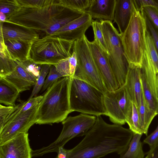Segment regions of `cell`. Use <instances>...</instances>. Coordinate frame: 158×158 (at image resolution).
I'll list each match as a JSON object with an SVG mask.
<instances>
[{"label": "cell", "instance_id": "f546056e", "mask_svg": "<svg viewBox=\"0 0 158 158\" xmlns=\"http://www.w3.org/2000/svg\"><path fill=\"white\" fill-rule=\"evenodd\" d=\"M93 0H59L64 6L75 10L85 12Z\"/></svg>", "mask_w": 158, "mask_h": 158}, {"label": "cell", "instance_id": "7402d4cb", "mask_svg": "<svg viewBox=\"0 0 158 158\" xmlns=\"http://www.w3.org/2000/svg\"><path fill=\"white\" fill-rule=\"evenodd\" d=\"M20 91L13 84L4 78L0 77V103L14 106Z\"/></svg>", "mask_w": 158, "mask_h": 158}, {"label": "cell", "instance_id": "74e56055", "mask_svg": "<svg viewBox=\"0 0 158 158\" xmlns=\"http://www.w3.org/2000/svg\"><path fill=\"white\" fill-rule=\"evenodd\" d=\"M143 142L149 145L150 149L155 148L158 145V125L155 130L144 139Z\"/></svg>", "mask_w": 158, "mask_h": 158}, {"label": "cell", "instance_id": "bcb514c9", "mask_svg": "<svg viewBox=\"0 0 158 158\" xmlns=\"http://www.w3.org/2000/svg\"><path fill=\"white\" fill-rule=\"evenodd\" d=\"M144 158H148V156H147L145 157Z\"/></svg>", "mask_w": 158, "mask_h": 158}, {"label": "cell", "instance_id": "836d02e7", "mask_svg": "<svg viewBox=\"0 0 158 158\" xmlns=\"http://www.w3.org/2000/svg\"><path fill=\"white\" fill-rule=\"evenodd\" d=\"M56 0H17L20 8H40L55 3Z\"/></svg>", "mask_w": 158, "mask_h": 158}, {"label": "cell", "instance_id": "4dcf8cb0", "mask_svg": "<svg viewBox=\"0 0 158 158\" xmlns=\"http://www.w3.org/2000/svg\"><path fill=\"white\" fill-rule=\"evenodd\" d=\"M91 26L94 34V41L102 50L108 53L107 45L101 28L100 21L97 20H93L92 22Z\"/></svg>", "mask_w": 158, "mask_h": 158}, {"label": "cell", "instance_id": "52a82bcc", "mask_svg": "<svg viewBox=\"0 0 158 158\" xmlns=\"http://www.w3.org/2000/svg\"><path fill=\"white\" fill-rule=\"evenodd\" d=\"M100 22L107 45L110 65L119 88L125 83L129 68L121 36L112 22L101 20Z\"/></svg>", "mask_w": 158, "mask_h": 158}, {"label": "cell", "instance_id": "7bdbcfd3", "mask_svg": "<svg viewBox=\"0 0 158 158\" xmlns=\"http://www.w3.org/2000/svg\"><path fill=\"white\" fill-rule=\"evenodd\" d=\"M147 154L148 158H158V145L154 149H150Z\"/></svg>", "mask_w": 158, "mask_h": 158}, {"label": "cell", "instance_id": "5b68a950", "mask_svg": "<svg viewBox=\"0 0 158 158\" xmlns=\"http://www.w3.org/2000/svg\"><path fill=\"white\" fill-rule=\"evenodd\" d=\"M74 42L52 35L41 37L32 44L30 60L35 64L56 66L72 56Z\"/></svg>", "mask_w": 158, "mask_h": 158}, {"label": "cell", "instance_id": "1f68e13d", "mask_svg": "<svg viewBox=\"0 0 158 158\" xmlns=\"http://www.w3.org/2000/svg\"><path fill=\"white\" fill-rule=\"evenodd\" d=\"M50 66L51 65L48 64L42 65L39 75L29 98L36 96V95L42 89L45 81V79L49 72Z\"/></svg>", "mask_w": 158, "mask_h": 158}, {"label": "cell", "instance_id": "9c48e42d", "mask_svg": "<svg viewBox=\"0 0 158 158\" xmlns=\"http://www.w3.org/2000/svg\"><path fill=\"white\" fill-rule=\"evenodd\" d=\"M89 41L85 35L74 42L73 50L76 54L77 65L73 77L88 83L105 94L108 90L96 66Z\"/></svg>", "mask_w": 158, "mask_h": 158}, {"label": "cell", "instance_id": "3957f363", "mask_svg": "<svg viewBox=\"0 0 158 158\" xmlns=\"http://www.w3.org/2000/svg\"><path fill=\"white\" fill-rule=\"evenodd\" d=\"M72 78H60L47 89L39 104L35 124L51 125L67 117L71 113L69 94Z\"/></svg>", "mask_w": 158, "mask_h": 158}, {"label": "cell", "instance_id": "5bb4252c", "mask_svg": "<svg viewBox=\"0 0 158 158\" xmlns=\"http://www.w3.org/2000/svg\"><path fill=\"white\" fill-rule=\"evenodd\" d=\"M27 133L21 134L0 145V158H32Z\"/></svg>", "mask_w": 158, "mask_h": 158}, {"label": "cell", "instance_id": "ab89813d", "mask_svg": "<svg viewBox=\"0 0 158 158\" xmlns=\"http://www.w3.org/2000/svg\"><path fill=\"white\" fill-rule=\"evenodd\" d=\"M144 17L146 20L147 29L149 31L155 47L158 51V31L148 19Z\"/></svg>", "mask_w": 158, "mask_h": 158}, {"label": "cell", "instance_id": "d6a6232c", "mask_svg": "<svg viewBox=\"0 0 158 158\" xmlns=\"http://www.w3.org/2000/svg\"><path fill=\"white\" fill-rule=\"evenodd\" d=\"M20 9L17 0H0V12L5 14L6 18Z\"/></svg>", "mask_w": 158, "mask_h": 158}, {"label": "cell", "instance_id": "30bf717a", "mask_svg": "<svg viewBox=\"0 0 158 158\" xmlns=\"http://www.w3.org/2000/svg\"><path fill=\"white\" fill-rule=\"evenodd\" d=\"M104 102L106 113L114 124L126 123V118L131 111L132 102L124 85L115 90L108 91L104 94Z\"/></svg>", "mask_w": 158, "mask_h": 158}, {"label": "cell", "instance_id": "e0dca14e", "mask_svg": "<svg viewBox=\"0 0 158 158\" xmlns=\"http://www.w3.org/2000/svg\"><path fill=\"white\" fill-rule=\"evenodd\" d=\"M141 68L129 65L124 85L132 102L138 108L141 99L142 87Z\"/></svg>", "mask_w": 158, "mask_h": 158}, {"label": "cell", "instance_id": "603a6c76", "mask_svg": "<svg viewBox=\"0 0 158 158\" xmlns=\"http://www.w3.org/2000/svg\"><path fill=\"white\" fill-rule=\"evenodd\" d=\"M0 77L3 78L12 73L17 64L9 54L2 35H0Z\"/></svg>", "mask_w": 158, "mask_h": 158}, {"label": "cell", "instance_id": "484cf974", "mask_svg": "<svg viewBox=\"0 0 158 158\" xmlns=\"http://www.w3.org/2000/svg\"><path fill=\"white\" fill-rule=\"evenodd\" d=\"M43 95L34 97L29 98L27 101L15 106L14 110L9 115L5 124L10 121L29 110L39 104L43 98ZM5 125V124H4Z\"/></svg>", "mask_w": 158, "mask_h": 158}, {"label": "cell", "instance_id": "e575fe53", "mask_svg": "<svg viewBox=\"0 0 158 158\" xmlns=\"http://www.w3.org/2000/svg\"><path fill=\"white\" fill-rule=\"evenodd\" d=\"M140 12L158 31V7H145Z\"/></svg>", "mask_w": 158, "mask_h": 158}, {"label": "cell", "instance_id": "8fae6325", "mask_svg": "<svg viewBox=\"0 0 158 158\" xmlns=\"http://www.w3.org/2000/svg\"><path fill=\"white\" fill-rule=\"evenodd\" d=\"M39 104L5 124L0 130V145L19 135L28 133L36 123Z\"/></svg>", "mask_w": 158, "mask_h": 158}, {"label": "cell", "instance_id": "83f0119b", "mask_svg": "<svg viewBox=\"0 0 158 158\" xmlns=\"http://www.w3.org/2000/svg\"><path fill=\"white\" fill-rule=\"evenodd\" d=\"M141 82L143 97L149 107L158 113V103L141 72Z\"/></svg>", "mask_w": 158, "mask_h": 158}, {"label": "cell", "instance_id": "f1b7e54d", "mask_svg": "<svg viewBox=\"0 0 158 158\" xmlns=\"http://www.w3.org/2000/svg\"><path fill=\"white\" fill-rule=\"evenodd\" d=\"M145 48L149 54L158 74V51L155 47L152 37L147 29L146 33Z\"/></svg>", "mask_w": 158, "mask_h": 158}, {"label": "cell", "instance_id": "7c38bea8", "mask_svg": "<svg viewBox=\"0 0 158 158\" xmlns=\"http://www.w3.org/2000/svg\"><path fill=\"white\" fill-rule=\"evenodd\" d=\"M15 61L17 64L15 70L4 78L15 85L20 92L29 90L35 85L40 71L30 60Z\"/></svg>", "mask_w": 158, "mask_h": 158}, {"label": "cell", "instance_id": "44dd1931", "mask_svg": "<svg viewBox=\"0 0 158 158\" xmlns=\"http://www.w3.org/2000/svg\"><path fill=\"white\" fill-rule=\"evenodd\" d=\"M141 72L155 98L158 100L157 73L149 54L145 49L141 68Z\"/></svg>", "mask_w": 158, "mask_h": 158}, {"label": "cell", "instance_id": "cb8c5ba5", "mask_svg": "<svg viewBox=\"0 0 158 158\" xmlns=\"http://www.w3.org/2000/svg\"><path fill=\"white\" fill-rule=\"evenodd\" d=\"M138 110L143 134L147 135L149 127L158 113L151 109L148 106L143 97L142 90L140 102Z\"/></svg>", "mask_w": 158, "mask_h": 158}, {"label": "cell", "instance_id": "ee69618b", "mask_svg": "<svg viewBox=\"0 0 158 158\" xmlns=\"http://www.w3.org/2000/svg\"><path fill=\"white\" fill-rule=\"evenodd\" d=\"M6 19V15L3 13L0 12V22L2 23H4Z\"/></svg>", "mask_w": 158, "mask_h": 158}, {"label": "cell", "instance_id": "f35d334b", "mask_svg": "<svg viewBox=\"0 0 158 158\" xmlns=\"http://www.w3.org/2000/svg\"><path fill=\"white\" fill-rule=\"evenodd\" d=\"M69 58L64 60L55 66L57 71L63 77H70Z\"/></svg>", "mask_w": 158, "mask_h": 158}, {"label": "cell", "instance_id": "8d00e7d4", "mask_svg": "<svg viewBox=\"0 0 158 158\" xmlns=\"http://www.w3.org/2000/svg\"><path fill=\"white\" fill-rule=\"evenodd\" d=\"M15 106L0 105V130L3 127L7 118L14 110Z\"/></svg>", "mask_w": 158, "mask_h": 158}, {"label": "cell", "instance_id": "f6af8a7d", "mask_svg": "<svg viewBox=\"0 0 158 158\" xmlns=\"http://www.w3.org/2000/svg\"><path fill=\"white\" fill-rule=\"evenodd\" d=\"M157 81H158V73L157 74Z\"/></svg>", "mask_w": 158, "mask_h": 158}, {"label": "cell", "instance_id": "4316f807", "mask_svg": "<svg viewBox=\"0 0 158 158\" xmlns=\"http://www.w3.org/2000/svg\"><path fill=\"white\" fill-rule=\"evenodd\" d=\"M126 123L128 124L129 129L134 133L143 134L138 108L133 102L131 110L126 118Z\"/></svg>", "mask_w": 158, "mask_h": 158}, {"label": "cell", "instance_id": "277c9868", "mask_svg": "<svg viewBox=\"0 0 158 158\" xmlns=\"http://www.w3.org/2000/svg\"><path fill=\"white\" fill-rule=\"evenodd\" d=\"M123 33L121 35L125 56L129 65L141 68L145 49L147 27L145 18L135 5Z\"/></svg>", "mask_w": 158, "mask_h": 158}, {"label": "cell", "instance_id": "d4e9b609", "mask_svg": "<svg viewBox=\"0 0 158 158\" xmlns=\"http://www.w3.org/2000/svg\"><path fill=\"white\" fill-rule=\"evenodd\" d=\"M142 134L134 133L126 152L120 158H144V152L141 141Z\"/></svg>", "mask_w": 158, "mask_h": 158}, {"label": "cell", "instance_id": "2e32d148", "mask_svg": "<svg viewBox=\"0 0 158 158\" xmlns=\"http://www.w3.org/2000/svg\"><path fill=\"white\" fill-rule=\"evenodd\" d=\"M4 38L12 39L33 43L40 38L35 31L14 24L0 22V31Z\"/></svg>", "mask_w": 158, "mask_h": 158}, {"label": "cell", "instance_id": "d6986e66", "mask_svg": "<svg viewBox=\"0 0 158 158\" xmlns=\"http://www.w3.org/2000/svg\"><path fill=\"white\" fill-rule=\"evenodd\" d=\"M133 0H116L114 21L117 24L121 35L127 28L133 10Z\"/></svg>", "mask_w": 158, "mask_h": 158}, {"label": "cell", "instance_id": "9a60e30c", "mask_svg": "<svg viewBox=\"0 0 158 158\" xmlns=\"http://www.w3.org/2000/svg\"><path fill=\"white\" fill-rule=\"evenodd\" d=\"M90 15L85 12L80 17L71 21L52 35L74 42L81 38L93 21Z\"/></svg>", "mask_w": 158, "mask_h": 158}, {"label": "cell", "instance_id": "d590c367", "mask_svg": "<svg viewBox=\"0 0 158 158\" xmlns=\"http://www.w3.org/2000/svg\"><path fill=\"white\" fill-rule=\"evenodd\" d=\"M63 77V76L57 71L55 66L51 65L48 75L45 80L41 92L48 89L59 79Z\"/></svg>", "mask_w": 158, "mask_h": 158}, {"label": "cell", "instance_id": "7a4b0ae2", "mask_svg": "<svg viewBox=\"0 0 158 158\" xmlns=\"http://www.w3.org/2000/svg\"><path fill=\"white\" fill-rule=\"evenodd\" d=\"M85 12L67 8L61 4L59 0H56L53 4L40 8H20L7 17L4 23L33 30L38 33L40 32L45 36L52 35Z\"/></svg>", "mask_w": 158, "mask_h": 158}, {"label": "cell", "instance_id": "4fadbf2b", "mask_svg": "<svg viewBox=\"0 0 158 158\" xmlns=\"http://www.w3.org/2000/svg\"><path fill=\"white\" fill-rule=\"evenodd\" d=\"M89 47L96 66L108 91L116 90L119 87L110 65L108 53L94 40L89 41Z\"/></svg>", "mask_w": 158, "mask_h": 158}, {"label": "cell", "instance_id": "ffe728a7", "mask_svg": "<svg viewBox=\"0 0 158 158\" xmlns=\"http://www.w3.org/2000/svg\"><path fill=\"white\" fill-rule=\"evenodd\" d=\"M6 49L14 60H30V52L33 43L17 40L4 38Z\"/></svg>", "mask_w": 158, "mask_h": 158}, {"label": "cell", "instance_id": "b9f144b4", "mask_svg": "<svg viewBox=\"0 0 158 158\" xmlns=\"http://www.w3.org/2000/svg\"><path fill=\"white\" fill-rule=\"evenodd\" d=\"M70 77L73 78L75 73L77 65V59L76 53L73 50L72 56L69 58Z\"/></svg>", "mask_w": 158, "mask_h": 158}, {"label": "cell", "instance_id": "6da1fadb", "mask_svg": "<svg viewBox=\"0 0 158 158\" xmlns=\"http://www.w3.org/2000/svg\"><path fill=\"white\" fill-rule=\"evenodd\" d=\"M134 133L121 125L96 116L94 125L75 146L66 149V158H100L112 153L120 156L127 149Z\"/></svg>", "mask_w": 158, "mask_h": 158}, {"label": "cell", "instance_id": "60d3db41", "mask_svg": "<svg viewBox=\"0 0 158 158\" xmlns=\"http://www.w3.org/2000/svg\"><path fill=\"white\" fill-rule=\"evenodd\" d=\"M133 1L136 7L140 11L143 8L145 7H158V2L154 0H136Z\"/></svg>", "mask_w": 158, "mask_h": 158}, {"label": "cell", "instance_id": "8992f818", "mask_svg": "<svg viewBox=\"0 0 158 158\" xmlns=\"http://www.w3.org/2000/svg\"><path fill=\"white\" fill-rule=\"evenodd\" d=\"M104 96V94L94 87L73 77L69 94L71 113L77 111L96 116L105 115Z\"/></svg>", "mask_w": 158, "mask_h": 158}, {"label": "cell", "instance_id": "ac0fdd59", "mask_svg": "<svg viewBox=\"0 0 158 158\" xmlns=\"http://www.w3.org/2000/svg\"><path fill=\"white\" fill-rule=\"evenodd\" d=\"M116 0H93L86 12L92 19L114 20Z\"/></svg>", "mask_w": 158, "mask_h": 158}, {"label": "cell", "instance_id": "ba28073f", "mask_svg": "<svg viewBox=\"0 0 158 158\" xmlns=\"http://www.w3.org/2000/svg\"><path fill=\"white\" fill-rule=\"evenodd\" d=\"M96 116L81 113L69 116L62 122L63 128L57 139L49 145L32 151V156H42L58 151L69 141L75 137L85 136L95 123Z\"/></svg>", "mask_w": 158, "mask_h": 158}]
</instances>
